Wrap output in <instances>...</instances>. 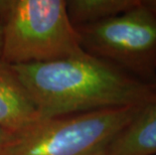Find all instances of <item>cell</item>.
<instances>
[{"instance_id": "obj_8", "label": "cell", "mask_w": 156, "mask_h": 155, "mask_svg": "<svg viewBox=\"0 0 156 155\" xmlns=\"http://www.w3.org/2000/svg\"><path fill=\"white\" fill-rule=\"evenodd\" d=\"M16 135L0 128V155H9Z\"/></svg>"}, {"instance_id": "obj_4", "label": "cell", "mask_w": 156, "mask_h": 155, "mask_svg": "<svg viewBox=\"0 0 156 155\" xmlns=\"http://www.w3.org/2000/svg\"><path fill=\"white\" fill-rule=\"evenodd\" d=\"M76 30L85 52L156 85V15L142 0L121 15Z\"/></svg>"}, {"instance_id": "obj_10", "label": "cell", "mask_w": 156, "mask_h": 155, "mask_svg": "<svg viewBox=\"0 0 156 155\" xmlns=\"http://www.w3.org/2000/svg\"><path fill=\"white\" fill-rule=\"evenodd\" d=\"M1 49H2V25L0 21V57H1Z\"/></svg>"}, {"instance_id": "obj_9", "label": "cell", "mask_w": 156, "mask_h": 155, "mask_svg": "<svg viewBox=\"0 0 156 155\" xmlns=\"http://www.w3.org/2000/svg\"><path fill=\"white\" fill-rule=\"evenodd\" d=\"M142 3L146 8L156 15V0H142Z\"/></svg>"}, {"instance_id": "obj_3", "label": "cell", "mask_w": 156, "mask_h": 155, "mask_svg": "<svg viewBox=\"0 0 156 155\" xmlns=\"http://www.w3.org/2000/svg\"><path fill=\"white\" fill-rule=\"evenodd\" d=\"M141 107L41 119L27 131L16 135L9 155H104Z\"/></svg>"}, {"instance_id": "obj_7", "label": "cell", "mask_w": 156, "mask_h": 155, "mask_svg": "<svg viewBox=\"0 0 156 155\" xmlns=\"http://www.w3.org/2000/svg\"><path fill=\"white\" fill-rule=\"evenodd\" d=\"M67 13L75 28L107 20L136 7L140 0H66Z\"/></svg>"}, {"instance_id": "obj_2", "label": "cell", "mask_w": 156, "mask_h": 155, "mask_svg": "<svg viewBox=\"0 0 156 155\" xmlns=\"http://www.w3.org/2000/svg\"><path fill=\"white\" fill-rule=\"evenodd\" d=\"M2 49L10 65L66 58L84 52L66 0H0Z\"/></svg>"}, {"instance_id": "obj_6", "label": "cell", "mask_w": 156, "mask_h": 155, "mask_svg": "<svg viewBox=\"0 0 156 155\" xmlns=\"http://www.w3.org/2000/svg\"><path fill=\"white\" fill-rule=\"evenodd\" d=\"M104 155H156V94L141 107Z\"/></svg>"}, {"instance_id": "obj_1", "label": "cell", "mask_w": 156, "mask_h": 155, "mask_svg": "<svg viewBox=\"0 0 156 155\" xmlns=\"http://www.w3.org/2000/svg\"><path fill=\"white\" fill-rule=\"evenodd\" d=\"M41 119L143 106L156 94L116 65L83 52L39 64L11 65Z\"/></svg>"}, {"instance_id": "obj_5", "label": "cell", "mask_w": 156, "mask_h": 155, "mask_svg": "<svg viewBox=\"0 0 156 155\" xmlns=\"http://www.w3.org/2000/svg\"><path fill=\"white\" fill-rule=\"evenodd\" d=\"M39 120L34 102L13 68L0 58V128L19 135Z\"/></svg>"}]
</instances>
